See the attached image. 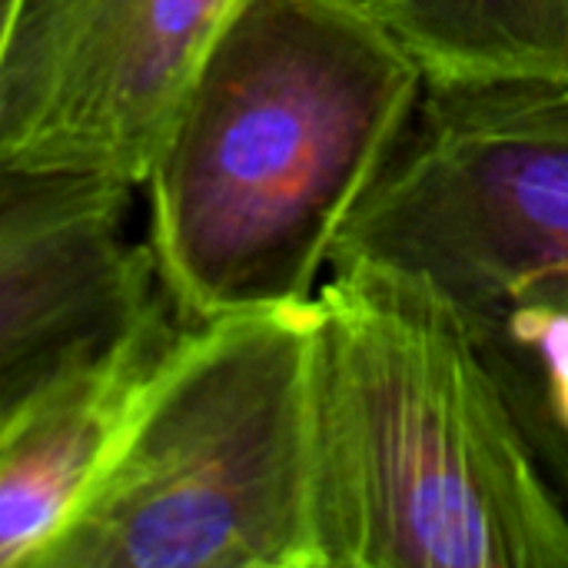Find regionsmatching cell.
<instances>
[{"label":"cell","instance_id":"obj_9","mask_svg":"<svg viewBox=\"0 0 568 568\" xmlns=\"http://www.w3.org/2000/svg\"><path fill=\"white\" fill-rule=\"evenodd\" d=\"M7 3L10 0H0V27H3V17H7Z\"/></svg>","mask_w":568,"mask_h":568},{"label":"cell","instance_id":"obj_2","mask_svg":"<svg viewBox=\"0 0 568 568\" xmlns=\"http://www.w3.org/2000/svg\"><path fill=\"white\" fill-rule=\"evenodd\" d=\"M313 303L320 568H568V513L443 300L339 256Z\"/></svg>","mask_w":568,"mask_h":568},{"label":"cell","instance_id":"obj_8","mask_svg":"<svg viewBox=\"0 0 568 568\" xmlns=\"http://www.w3.org/2000/svg\"><path fill=\"white\" fill-rule=\"evenodd\" d=\"M433 83H568V0H369Z\"/></svg>","mask_w":568,"mask_h":568},{"label":"cell","instance_id":"obj_5","mask_svg":"<svg viewBox=\"0 0 568 568\" xmlns=\"http://www.w3.org/2000/svg\"><path fill=\"white\" fill-rule=\"evenodd\" d=\"M240 0H10L0 176L136 193Z\"/></svg>","mask_w":568,"mask_h":568},{"label":"cell","instance_id":"obj_6","mask_svg":"<svg viewBox=\"0 0 568 568\" xmlns=\"http://www.w3.org/2000/svg\"><path fill=\"white\" fill-rule=\"evenodd\" d=\"M130 196L0 176V423L160 293L146 243L126 236Z\"/></svg>","mask_w":568,"mask_h":568},{"label":"cell","instance_id":"obj_4","mask_svg":"<svg viewBox=\"0 0 568 568\" xmlns=\"http://www.w3.org/2000/svg\"><path fill=\"white\" fill-rule=\"evenodd\" d=\"M313 300L186 326L43 568H320Z\"/></svg>","mask_w":568,"mask_h":568},{"label":"cell","instance_id":"obj_7","mask_svg":"<svg viewBox=\"0 0 568 568\" xmlns=\"http://www.w3.org/2000/svg\"><path fill=\"white\" fill-rule=\"evenodd\" d=\"M170 296L70 359L0 423V568H43L186 333Z\"/></svg>","mask_w":568,"mask_h":568},{"label":"cell","instance_id":"obj_3","mask_svg":"<svg viewBox=\"0 0 568 568\" xmlns=\"http://www.w3.org/2000/svg\"><path fill=\"white\" fill-rule=\"evenodd\" d=\"M339 256L443 300L568 513V83L426 80Z\"/></svg>","mask_w":568,"mask_h":568},{"label":"cell","instance_id":"obj_1","mask_svg":"<svg viewBox=\"0 0 568 568\" xmlns=\"http://www.w3.org/2000/svg\"><path fill=\"white\" fill-rule=\"evenodd\" d=\"M423 90L369 0H240L143 183V243L176 313L310 303Z\"/></svg>","mask_w":568,"mask_h":568}]
</instances>
